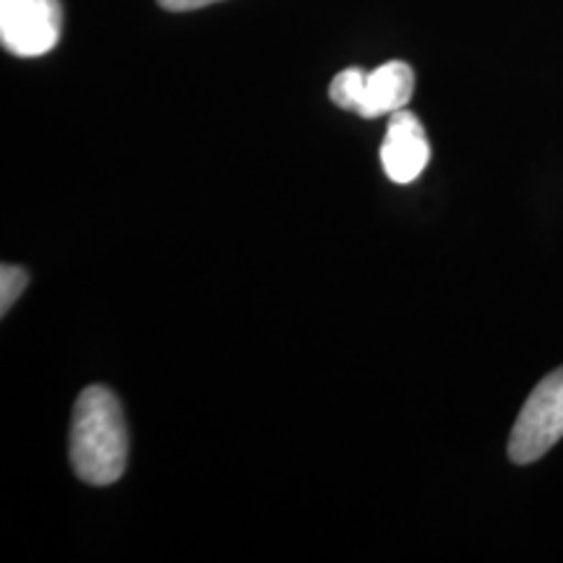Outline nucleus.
I'll return each mask as SVG.
<instances>
[{
    "mask_svg": "<svg viewBox=\"0 0 563 563\" xmlns=\"http://www.w3.org/2000/svg\"><path fill=\"white\" fill-rule=\"evenodd\" d=\"M60 0H0V42L19 58H40L60 40Z\"/></svg>",
    "mask_w": 563,
    "mask_h": 563,
    "instance_id": "20e7f679",
    "label": "nucleus"
},
{
    "mask_svg": "<svg viewBox=\"0 0 563 563\" xmlns=\"http://www.w3.org/2000/svg\"><path fill=\"white\" fill-rule=\"evenodd\" d=\"M563 439V368L534 386L511 428L509 460L530 464Z\"/></svg>",
    "mask_w": 563,
    "mask_h": 563,
    "instance_id": "7ed1b4c3",
    "label": "nucleus"
},
{
    "mask_svg": "<svg viewBox=\"0 0 563 563\" xmlns=\"http://www.w3.org/2000/svg\"><path fill=\"white\" fill-rule=\"evenodd\" d=\"M70 464L89 485L121 481L129 462V428L121 402L104 386H87L79 394L70 420Z\"/></svg>",
    "mask_w": 563,
    "mask_h": 563,
    "instance_id": "f257e3e1",
    "label": "nucleus"
},
{
    "mask_svg": "<svg viewBox=\"0 0 563 563\" xmlns=\"http://www.w3.org/2000/svg\"><path fill=\"white\" fill-rule=\"evenodd\" d=\"M415 74L402 60H389L376 70L344 68L332 79L329 97L336 108L361 118H382L405 110L412 100Z\"/></svg>",
    "mask_w": 563,
    "mask_h": 563,
    "instance_id": "f03ea898",
    "label": "nucleus"
},
{
    "mask_svg": "<svg viewBox=\"0 0 563 563\" xmlns=\"http://www.w3.org/2000/svg\"><path fill=\"white\" fill-rule=\"evenodd\" d=\"M431 162V141L420 118L410 110H397L389 115L382 144V167L386 178L399 183L418 180Z\"/></svg>",
    "mask_w": 563,
    "mask_h": 563,
    "instance_id": "39448f33",
    "label": "nucleus"
},
{
    "mask_svg": "<svg viewBox=\"0 0 563 563\" xmlns=\"http://www.w3.org/2000/svg\"><path fill=\"white\" fill-rule=\"evenodd\" d=\"M165 11H196L203 9V5L220 3V0H157Z\"/></svg>",
    "mask_w": 563,
    "mask_h": 563,
    "instance_id": "0eeeda50",
    "label": "nucleus"
},
{
    "mask_svg": "<svg viewBox=\"0 0 563 563\" xmlns=\"http://www.w3.org/2000/svg\"><path fill=\"white\" fill-rule=\"evenodd\" d=\"M26 287H30V272L21 269V266L3 264V269H0V313H9Z\"/></svg>",
    "mask_w": 563,
    "mask_h": 563,
    "instance_id": "423d86ee",
    "label": "nucleus"
}]
</instances>
